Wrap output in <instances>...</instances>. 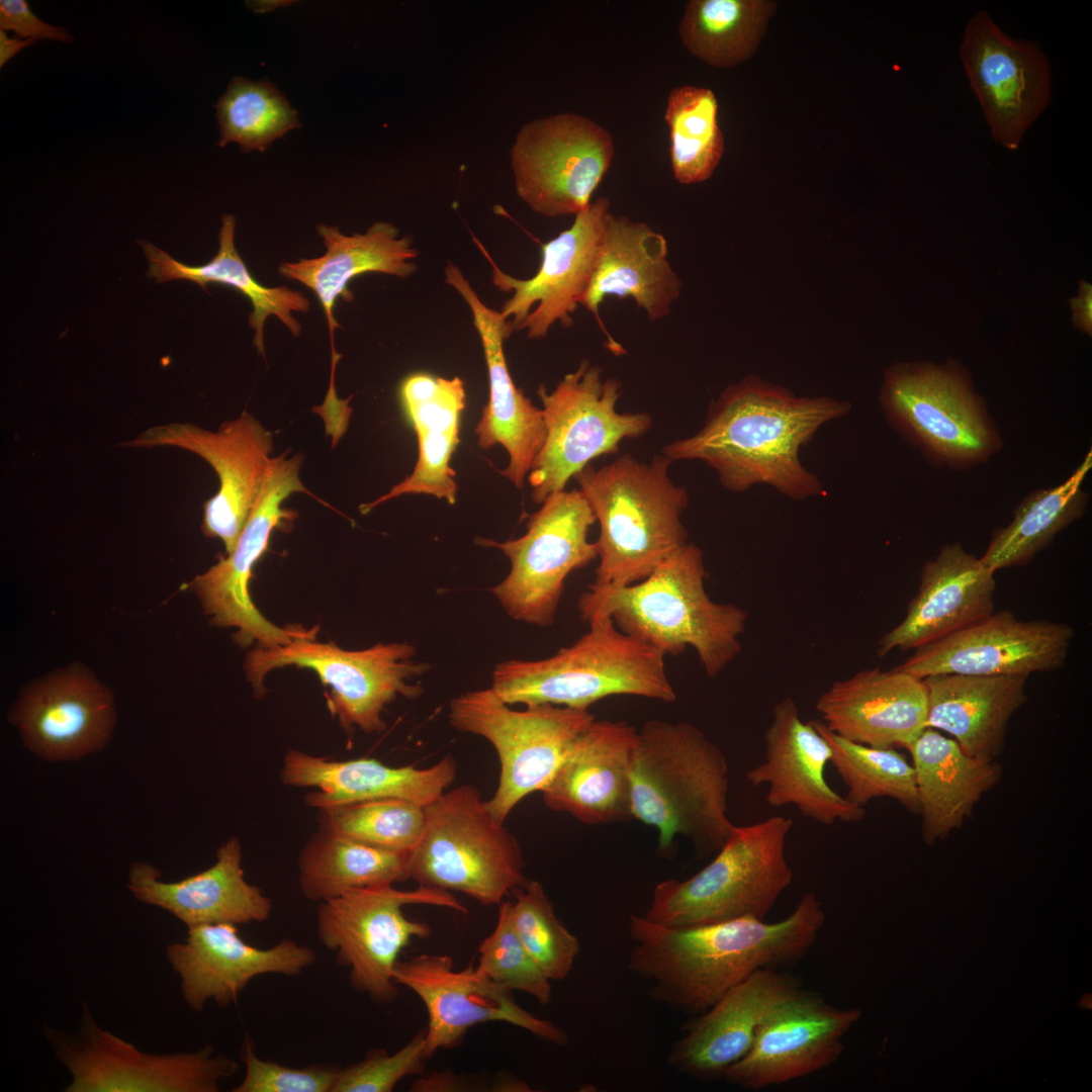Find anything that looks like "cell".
Listing matches in <instances>:
<instances>
[{
	"label": "cell",
	"instance_id": "33",
	"mask_svg": "<svg viewBox=\"0 0 1092 1092\" xmlns=\"http://www.w3.org/2000/svg\"><path fill=\"white\" fill-rule=\"evenodd\" d=\"M455 759L447 755L436 764L417 768L390 766L374 758L332 760L300 750H289L280 770L283 784L313 788L306 803L317 809L351 802L402 798L427 806L454 782Z\"/></svg>",
	"mask_w": 1092,
	"mask_h": 1092
},
{
	"label": "cell",
	"instance_id": "11",
	"mask_svg": "<svg viewBox=\"0 0 1092 1092\" xmlns=\"http://www.w3.org/2000/svg\"><path fill=\"white\" fill-rule=\"evenodd\" d=\"M416 648L406 642L378 643L349 651L314 638H297L286 645L258 647L247 659V674L257 696H263L264 677L276 668L296 665L312 669L322 684L331 713L344 729L358 727L365 733L381 732L385 706L398 696L421 697L424 688L415 678L429 671L428 662L414 660Z\"/></svg>",
	"mask_w": 1092,
	"mask_h": 1092
},
{
	"label": "cell",
	"instance_id": "36",
	"mask_svg": "<svg viewBox=\"0 0 1092 1092\" xmlns=\"http://www.w3.org/2000/svg\"><path fill=\"white\" fill-rule=\"evenodd\" d=\"M316 231L324 240L326 253L283 263L278 273L315 293L327 316L334 350V332L341 326L334 317L333 308L339 297L352 299L348 283L358 275L372 272L406 278L417 271L414 260L419 252L411 236L400 237L398 229L386 221L374 222L364 234L351 236L326 224H318Z\"/></svg>",
	"mask_w": 1092,
	"mask_h": 1092
},
{
	"label": "cell",
	"instance_id": "52",
	"mask_svg": "<svg viewBox=\"0 0 1092 1092\" xmlns=\"http://www.w3.org/2000/svg\"><path fill=\"white\" fill-rule=\"evenodd\" d=\"M337 363H332L331 381L328 394L326 396L323 405L315 407L320 415L326 419V425L328 432L334 437V444L344 434L347 429L348 419L351 414V408L348 406V400L339 399L336 395L334 386V374Z\"/></svg>",
	"mask_w": 1092,
	"mask_h": 1092
},
{
	"label": "cell",
	"instance_id": "45",
	"mask_svg": "<svg viewBox=\"0 0 1092 1092\" xmlns=\"http://www.w3.org/2000/svg\"><path fill=\"white\" fill-rule=\"evenodd\" d=\"M322 830L382 849L411 852L425 825V806L402 798H377L318 809Z\"/></svg>",
	"mask_w": 1092,
	"mask_h": 1092
},
{
	"label": "cell",
	"instance_id": "49",
	"mask_svg": "<svg viewBox=\"0 0 1092 1092\" xmlns=\"http://www.w3.org/2000/svg\"><path fill=\"white\" fill-rule=\"evenodd\" d=\"M241 1060L245 1075L233 1092H333L341 1068L335 1064L292 1068L262 1060L247 1035L242 1044Z\"/></svg>",
	"mask_w": 1092,
	"mask_h": 1092
},
{
	"label": "cell",
	"instance_id": "21",
	"mask_svg": "<svg viewBox=\"0 0 1092 1092\" xmlns=\"http://www.w3.org/2000/svg\"><path fill=\"white\" fill-rule=\"evenodd\" d=\"M960 55L995 141L1016 150L1051 102V74L1037 43L1006 35L989 14L974 15Z\"/></svg>",
	"mask_w": 1092,
	"mask_h": 1092
},
{
	"label": "cell",
	"instance_id": "43",
	"mask_svg": "<svg viewBox=\"0 0 1092 1092\" xmlns=\"http://www.w3.org/2000/svg\"><path fill=\"white\" fill-rule=\"evenodd\" d=\"M831 748L830 763L847 789L845 798L855 806L875 798L898 801L909 812L919 813L914 769L896 748L873 747L847 740L822 721L811 720Z\"/></svg>",
	"mask_w": 1092,
	"mask_h": 1092
},
{
	"label": "cell",
	"instance_id": "16",
	"mask_svg": "<svg viewBox=\"0 0 1092 1092\" xmlns=\"http://www.w3.org/2000/svg\"><path fill=\"white\" fill-rule=\"evenodd\" d=\"M614 139L593 119L561 112L524 124L510 149L515 191L534 212L577 214L610 169Z\"/></svg>",
	"mask_w": 1092,
	"mask_h": 1092
},
{
	"label": "cell",
	"instance_id": "7",
	"mask_svg": "<svg viewBox=\"0 0 1092 1092\" xmlns=\"http://www.w3.org/2000/svg\"><path fill=\"white\" fill-rule=\"evenodd\" d=\"M425 814L407 863L408 878L420 886L460 892L490 906L529 881L519 841L490 814L475 786L445 791L425 806Z\"/></svg>",
	"mask_w": 1092,
	"mask_h": 1092
},
{
	"label": "cell",
	"instance_id": "34",
	"mask_svg": "<svg viewBox=\"0 0 1092 1092\" xmlns=\"http://www.w3.org/2000/svg\"><path fill=\"white\" fill-rule=\"evenodd\" d=\"M399 394L418 438V461L403 481L377 499L361 505L363 514L410 493L431 494L451 505L456 500L455 472L449 462L460 442L459 424L466 397L463 380L416 372L403 379Z\"/></svg>",
	"mask_w": 1092,
	"mask_h": 1092
},
{
	"label": "cell",
	"instance_id": "14",
	"mask_svg": "<svg viewBox=\"0 0 1092 1092\" xmlns=\"http://www.w3.org/2000/svg\"><path fill=\"white\" fill-rule=\"evenodd\" d=\"M596 517L579 489L551 493L531 515L526 533L504 542L477 538L511 562L506 578L490 592L513 620L538 627L555 621L567 576L598 558L587 539Z\"/></svg>",
	"mask_w": 1092,
	"mask_h": 1092
},
{
	"label": "cell",
	"instance_id": "41",
	"mask_svg": "<svg viewBox=\"0 0 1092 1092\" xmlns=\"http://www.w3.org/2000/svg\"><path fill=\"white\" fill-rule=\"evenodd\" d=\"M777 2L769 0H690L678 25L685 48L716 68L747 61L763 38Z\"/></svg>",
	"mask_w": 1092,
	"mask_h": 1092
},
{
	"label": "cell",
	"instance_id": "17",
	"mask_svg": "<svg viewBox=\"0 0 1092 1092\" xmlns=\"http://www.w3.org/2000/svg\"><path fill=\"white\" fill-rule=\"evenodd\" d=\"M125 447H179L201 456L219 479L217 492L203 505L201 530L219 538L230 554L261 489L273 451V435L251 414L224 422L216 432L190 423L149 428Z\"/></svg>",
	"mask_w": 1092,
	"mask_h": 1092
},
{
	"label": "cell",
	"instance_id": "31",
	"mask_svg": "<svg viewBox=\"0 0 1092 1092\" xmlns=\"http://www.w3.org/2000/svg\"><path fill=\"white\" fill-rule=\"evenodd\" d=\"M242 861L241 843L237 837H230L217 849L211 867L177 882H164L152 864L134 862L128 873L127 889L138 901L164 909L187 929L266 921L272 901L258 886L246 881Z\"/></svg>",
	"mask_w": 1092,
	"mask_h": 1092
},
{
	"label": "cell",
	"instance_id": "50",
	"mask_svg": "<svg viewBox=\"0 0 1092 1092\" xmlns=\"http://www.w3.org/2000/svg\"><path fill=\"white\" fill-rule=\"evenodd\" d=\"M0 29L11 30L17 37L33 40L73 41L72 34L64 27L55 26L38 18L24 0L0 1Z\"/></svg>",
	"mask_w": 1092,
	"mask_h": 1092
},
{
	"label": "cell",
	"instance_id": "47",
	"mask_svg": "<svg viewBox=\"0 0 1092 1092\" xmlns=\"http://www.w3.org/2000/svg\"><path fill=\"white\" fill-rule=\"evenodd\" d=\"M494 929L478 945L476 971L509 990L532 996L539 1004L552 1001L551 980L523 945L514 927L511 901L498 905Z\"/></svg>",
	"mask_w": 1092,
	"mask_h": 1092
},
{
	"label": "cell",
	"instance_id": "37",
	"mask_svg": "<svg viewBox=\"0 0 1092 1092\" xmlns=\"http://www.w3.org/2000/svg\"><path fill=\"white\" fill-rule=\"evenodd\" d=\"M906 749L912 758L922 836L927 844L959 829L1002 776L995 759L972 756L954 739L930 727Z\"/></svg>",
	"mask_w": 1092,
	"mask_h": 1092
},
{
	"label": "cell",
	"instance_id": "24",
	"mask_svg": "<svg viewBox=\"0 0 1092 1092\" xmlns=\"http://www.w3.org/2000/svg\"><path fill=\"white\" fill-rule=\"evenodd\" d=\"M764 744V760L746 772V780L754 788L767 786L768 806H795L801 815L823 825L862 820L864 808L828 785L824 771L831 748L811 721L801 719L793 699L774 706Z\"/></svg>",
	"mask_w": 1092,
	"mask_h": 1092
},
{
	"label": "cell",
	"instance_id": "42",
	"mask_svg": "<svg viewBox=\"0 0 1092 1092\" xmlns=\"http://www.w3.org/2000/svg\"><path fill=\"white\" fill-rule=\"evenodd\" d=\"M718 100L705 87L681 85L668 94L664 113L669 128V154L675 180L680 184L709 179L724 153L719 127Z\"/></svg>",
	"mask_w": 1092,
	"mask_h": 1092
},
{
	"label": "cell",
	"instance_id": "27",
	"mask_svg": "<svg viewBox=\"0 0 1092 1092\" xmlns=\"http://www.w3.org/2000/svg\"><path fill=\"white\" fill-rule=\"evenodd\" d=\"M798 990L794 978L772 968L756 971L684 1024L681 1036L669 1048L667 1065L701 1082L722 1078L749 1051L766 1015Z\"/></svg>",
	"mask_w": 1092,
	"mask_h": 1092
},
{
	"label": "cell",
	"instance_id": "12",
	"mask_svg": "<svg viewBox=\"0 0 1092 1092\" xmlns=\"http://www.w3.org/2000/svg\"><path fill=\"white\" fill-rule=\"evenodd\" d=\"M888 420L924 454L950 467L987 460L1001 444L967 372L954 363H897L880 395Z\"/></svg>",
	"mask_w": 1092,
	"mask_h": 1092
},
{
	"label": "cell",
	"instance_id": "28",
	"mask_svg": "<svg viewBox=\"0 0 1092 1092\" xmlns=\"http://www.w3.org/2000/svg\"><path fill=\"white\" fill-rule=\"evenodd\" d=\"M638 730L624 721L594 720L548 786L545 805L585 824L631 817V762Z\"/></svg>",
	"mask_w": 1092,
	"mask_h": 1092
},
{
	"label": "cell",
	"instance_id": "23",
	"mask_svg": "<svg viewBox=\"0 0 1092 1092\" xmlns=\"http://www.w3.org/2000/svg\"><path fill=\"white\" fill-rule=\"evenodd\" d=\"M166 960L179 977L185 1004L200 1012L210 1000L220 1008L235 1004L256 977L299 976L316 953L292 939L256 947L241 937L237 925L215 923L188 928L182 941L167 945Z\"/></svg>",
	"mask_w": 1092,
	"mask_h": 1092
},
{
	"label": "cell",
	"instance_id": "40",
	"mask_svg": "<svg viewBox=\"0 0 1092 1092\" xmlns=\"http://www.w3.org/2000/svg\"><path fill=\"white\" fill-rule=\"evenodd\" d=\"M408 853L320 829L300 851L299 889L305 898L321 903L349 890L393 885L410 879Z\"/></svg>",
	"mask_w": 1092,
	"mask_h": 1092
},
{
	"label": "cell",
	"instance_id": "38",
	"mask_svg": "<svg viewBox=\"0 0 1092 1092\" xmlns=\"http://www.w3.org/2000/svg\"><path fill=\"white\" fill-rule=\"evenodd\" d=\"M235 229L236 217L223 214L218 233V251L209 262L200 266L181 263L151 243L141 242V245L149 260L148 275L158 283L182 279L195 282L203 289L209 283H217L233 287L249 298L253 305L249 325L255 331L254 345L264 356L266 318L270 314L276 315L294 337H298L301 326L291 312L308 311L310 302L300 291L286 286L271 288L261 285L251 275L236 249Z\"/></svg>",
	"mask_w": 1092,
	"mask_h": 1092
},
{
	"label": "cell",
	"instance_id": "10",
	"mask_svg": "<svg viewBox=\"0 0 1092 1092\" xmlns=\"http://www.w3.org/2000/svg\"><path fill=\"white\" fill-rule=\"evenodd\" d=\"M622 383L604 378L603 370L582 360L548 392L537 390L546 435L528 474L532 499L542 504L548 495L565 489V484L586 465L603 455L620 450L624 440L645 435L652 426L646 412L617 410Z\"/></svg>",
	"mask_w": 1092,
	"mask_h": 1092
},
{
	"label": "cell",
	"instance_id": "15",
	"mask_svg": "<svg viewBox=\"0 0 1092 1092\" xmlns=\"http://www.w3.org/2000/svg\"><path fill=\"white\" fill-rule=\"evenodd\" d=\"M301 464L300 455L287 457L286 452L271 458L235 549L190 583L215 625L239 629L236 639L243 646L254 640L265 648L286 645L315 638L318 629L277 627L256 609L249 590L253 567L268 549L273 530L295 519L294 511L282 507L284 499L294 492L313 496L299 479Z\"/></svg>",
	"mask_w": 1092,
	"mask_h": 1092
},
{
	"label": "cell",
	"instance_id": "1",
	"mask_svg": "<svg viewBox=\"0 0 1092 1092\" xmlns=\"http://www.w3.org/2000/svg\"><path fill=\"white\" fill-rule=\"evenodd\" d=\"M850 404L829 396H797L758 376L727 386L711 402L703 427L663 446L670 461L697 460L715 470L732 492L766 484L792 499L824 496L820 479L800 451Z\"/></svg>",
	"mask_w": 1092,
	"mask_h": 1092
},
{
	"label": "cell",
	"instance_id": "19",
	"mask_svg": "<svg viewBox=\"0 0 1092 1092\" xmlns=\"http://www.w3.org/2000/svg\"><path fill=\"white\" fill-rule=\"evenodd\" d=\"M1074 637L1066 622L1020 620L1003 610L915 649L896 667L919 678L938 673L1029 676L1062 668Z\"/></svg>",
	"mask_w": 1092,
	"mask_h": 1092
},
{
	"label": "cell",
	"instance_id": "35",
	"mask_svg": "<svg viewBox=\"0 0 1092 1092\" xmlns=\"http://www.w3.org/2000/svg\"><path fill=\"white\" fill-rule=\"evenodd\" d=\"M1026 675L938 673L923 677L926 727L949 734L970 755L995 759L1007 724L1027 700Z\"/></svg>",
	"mask_w": 1092,
	"mask_h": 1092
},
{
	"label": "cell",
	"instance_id": "18",
	"mask_svg": "<svg viewBox=\"0 0 1092 1092\" xmlns=\"http://www.w3.org/2000/svg\"><path fill=\"white\" fill-rule=\"evenodd\" d=\"M393 977L426 1007L428 1059L438 1050L458 1046L472 1026L491 1021L515 1025L560 1046L569 1042L563 1028L522 1008L511 990L480 975L472 965L455 970L449 956L424 953L399 960Z\"/></svg>",
	"mask_w": 1092,
	"mask_h": 1092
},
{
	"label": "cell",
	"instance_id": "4",
	"mask_svg": "<svg viewBox=\"0 0 1092 1092\" xmlns=\"http://www.w3.org/2000/svg\"><path fill=\"white\" fill-rule=\"evenodd\" d=\"M671 463L661 453L650 462L627 453L574 476L600 526L590 587L638 582L689 543L681 521L689 493L670 478Z\"/></svg>",
	"mask_w": 1092,
	"mask_h": 1092
},
{
	"label": "cell",
	"instance_id": "29",
	"mask_svg": "<svg viewBox=\"0 0 1092 1092\" xmlns=\"http://www.w3.org/2000/svg\"><path fill=\"white\" fill-rule=\"evenodd\" d=\"M663 235L647 223L609 213L586 292L580 305L596 317L615 355L625 353L612 338L600 316L604 298H633L650 322L665 317L679 297L681 281L668 260Z\"/></svg>",
	"mask_w": 1092,
	"mask_h": 1092
},
{
	"label": "cell",
	"instance_id": "55",
	"mask_svg": "<svg viewBox=\"0 0 1092 1092\" xmlns=\"http://www.w3.org/2000/svg\"><path fill=\"white\" fill-rule=\"evenodd\" d=\"M491 1091L497 1092H532L531 1086L524 1080L510 1073H499L490 1086Z\"/></svg>",
	"mask_w": 1092,
	"mask_h": 1092
},
{
	"label": "cell",
	"instance_id": "44",
	"mask_svg": "<svg viewBox=\"0 0 1092 1092\" xmlns=\"http://www.w3.org/2000/svg\"><path fill=\"white\" fill-rule=\"evenodd\" d=\"M215 111L221 148L237 143L243 152H265L275 140L300 127L297 111L267 78L255 82L234 77Z\"/></svg>",
	"mask_w": 1092,
	"mask_h": 1092
},
{
	"label": "cell",
	"instance_id": "3",
	"mask_svg": "<svg viewBox=\"0 0 1092 1092\" xmlns=\"http://www.w3.org/2000/svg\"><path fill=\"white\" fill-rule=\"evenodd\" d=\"M729 781L724 752L701 729L648 720L632 756L631 817L657 830L662 851L677 835L703 853L718 851L735 827L727 815Z\"/></svg>",
	"mask_w": 1092,
	"mask_h": 1092
},
{
	"label": "cell",
	"instance_id": "26",
	"mask_svg": "<svg viewBox=\"0 0 1092 1092\" xmlns=\"http://www.w3.org/2000/svg\"><path fill=\"white\" fill-rule=\"evenodd\" d=\"M961 543L944 545L922 568L905 616L877 642V655L930 644L995 612L996 580Z\"/></svg>",
	"mask_w": 1092,
	"mask_h": 1092
},
{
	"label": "cell",
	"instance_id": "53",
	"mask_svg": "<svg viewBox=\"0 0 1092 1092\" xmlns=\"http://www.w3.org/2000/svg\"><path fill=\"white\" fill-rule=\"evenodd\" d=\"M1072 322L1076 329L1092 335V287L1081 280L1077 296L1070 299Z\"/></svg>",
	"mask_w": 1092,
	"mask_h": 1092
},
{
	"label": "cell",
	"instance_id": "20",
	"mask_svg": "<svg viewBox=\"0 0 1092 1092\" xmlns=\"http://www.w3.org/2000/svg\"><path fill=\"white\" fill-rule=\"evenodd\" d=\"M610 201L599 197L575 214L572 224L542 245L541 264L528 279L515 278L494 263L475 240L491 266L492 283L512 293L499 310L512 330L526 329L532 340L543 339L555 323L570 328L594 273Z\"/></svg>",
	"mask_w": 1092,
	"mask_h": 1092
},
{
	"label": "cell",
	"instance_id": "54",
	"mask_svg": "<svg viewBox=\"0 0 1092 1092\" xmlns=\"http://www.w3.org/2000/svg\"><path fill=\"white\" fill-rule=\"evenodd\" d=\"M34 41L33 39H23L17 36L8 37L5 30L0 29V67L2 68L11 58L34 43Z\"/></svg>",
	"mask_w": 1092,
	"mask_h": 1092
},
{
	"label": "cell",
	"instance_id": "13",
	"mask_svg": "<svg viewBox=\"0 0 1092 1092\" xmlns=\"http://www.w3.org/2000/svg\"><path fill=\"white\" fill-rule=\"evenodd\" d=\"M58 1061L71 1074L66 1092H217L239 1063L211 1045L190 1053L151 1054L101 1027L84 1002L76 1031L42 1025Z\"/></svg>",
	"mask_w": 1092,
	"mask_h": 1092
},
{
	"label": "cell",
	"instance_id": "25",
	"mask_svg": "<svg viewBox=\"0 0 1092 1092\" xmlns=\"http://www.w3.org/2000/svg\"><path fill=\"white\" fill-rule=\"evenodd\" d=\"M445 282L469 307L486 361L489 398L475 427L477 444L483 449L499 444L509 454V465L499 473L522 488L532 463L543 446L546 430L541 408L518 388L509 372L504 342L513 333L509 320L487 306L455 264L448 261Z\"/></svg>",
	"mask_w": 1092,
	"mask_h": 1092
},
{
	"label": "cell",
	"instance_id": "5",
	"mask_svg": "<svg viewBox=\"0 0 1092 1092\" xmlns=\"http://www.w3.org/2000/svg\"><path fill=\"white\" fill-rule=\"evenodd\" d=\"M588 625L585 634L548 658L497 663L491 690L510 706L551 704L576 710L620 695L666 703L676 699L662 651L622 632L609 617Z\"/></svg>",
	"mask_w": 1092,
	"mask_h": 1092
},
{
	"label": "cell",
	"instance_id": "39",
	"mask_svg": "<svg viewBox=\"0 0 1092 1092\" xmlns=\"http://www.w3.org/2000/svg\"><path fill=\"white\" fill-rule=\"evenodd\" d=\"M1092 467L1089 451L1081 464L1062 483L1029 494L1014 512L1012 521L998 528L981 557L994 573L1030 562L1050 546L1056 536L1080 519L1088 493L1082 485Z\"/></svg>",
	"mask_w": 1092,
	"mask_h": 1092
},
{
	"label": "cell",
	"instance_id": "22",
	"mask_svg": "<svg viewBox=\"0 0 1092 1092\" xmlns=\"http://www.w3.org/2000/svg\"><path fill=\"white\" fill-rule=\"evenodd\" d=\"M860 1016L857 1008H839L800 989L766 1015L749 1051L722 1078L757 1091L826 1069L840 1057L843 1038Z\"/></svg>",
	"mask_w": 1092,
	"mask_h": 1092
},
{
	"label": "cell",
	"instance_id": "9",
	"mask_svg": "<svg viewBox=\"0 0 1092 1092\" xmlns=\"http://www.w3.org/2000/svg\"><path fill=\"white\" fill-rule=\"evenodd\" d=\"M414 904L467 913L450 892L420 885L413 890L391 884L353 889L317 907L320 941L349 969L352 988L377 1004L390 1003L398 995L393 971L401 950L414 938L431 934L428 923L404 915L403 907Z\"/></svg>",
	"mask_w": 1092,
	"mask_h": 1092
},
{
	"label": "cell",
	"instance_id": "51",
	"mask_svg": "<svg viewBox=\"0 0 1092 1092\" xmlns=\"http://www.w3.org/2000/svg\"><path fill=\"white\" fill-rule=\"evenodd\" d=\"M482 1085L474 1079L452 1071H437L417 1078L412 1086L413 1092H467L479 1091Z\"/></svg>",
	"mask_w": 1092,
	"mask_h": 1092
},
{
	"label": "cell",
	"instance_id": "56",
	"mask_svg": "<svg viewBox=\"0 0 1092 1092\" xmlns=\"http://www.w3.org/2000/svg\"><path fill=\"white\" fill-rule=\"evenodd\" d=\"M291 1L282 0H263V1H249L247 6L256 13H266L273 11L276 8L287 6Z\"/></svg>",
	"mask_w": 1092,
	"mask_h": 1092
},
{
	"label": "cell",
	"instance_id": "32",
	"mask_svg": "<svg viewBox=\"0 0 1092 1092\" xmlns=\"http://www.w3.org/2000/svg\"><path fill=\"white\" fill-rule=\"evenodd\" d=\"M26 744L48 760H71L100 749L114 721L108 692L84 673L52 678L27 692L12 713Z\"/></svg>",
	"mask_w": 1092,
	"mask_h": 1092
},
{
	"label": "cell",
	"instance_id": "48",
	"mask_svg": "<svg viewBox=\"0 0 1092 1092\" xmlns=\"http://www.w3.org/2000/svg\"><path fill=\"white\" fill-rule=\"evenodd\" d=\"M426 1030L419 1031L393 1054L370 1050L358 1063L340 1068L333 1092H390L404 1077L423 1073Z\"/></svg>",
	"mask_w": 1092,
	"mask_h": 1092
},
{
	"label": "cell",
	"instance_id": "6",
	"mask_svg": "<svg viewBox=\"0 0 1092 1092\" xmlns=\"http://www.w3.org/2000/svg\"><path fill=\"white\" fill-rule=\"evenodd\" d=\"M792 826V818L779 815L735 826L700 872L658 883L643 916L668 926L764 919L793 880L786 857Z\"/></svg>",
	"mask_w": 1092,
	"mask_h": 1092
},
{
	"label": "cell",
	"instance_id": "30",
	"mask_svg": "<svg viewBox=\"0 0 1092 1092\" xmlns=\"http://www.w3.org/2000/svg\"><path fill=\"white\" fill-rule=\"evenodd\" d=\"M815 707L829 730L873 747L906 748L926 728L924 681L897 667L864 669L836 680Z\"/></svg>",
	"mask_w": 1092,
	"mask_h": 1092
},
{
	"label": "cell",
	"instance_id": "46",
	"mask_svg": "<svg viewBox=\"0 0 1092 1092\" xmlns=\"http://www.w3.org/2000/svg\"><path fill=\"white\" fill-rule=\"evenodd\" d=\"M514 894L512 920L523 945L551 981L565 979L580 951L578 938L558 919L541 883L529 879Z\"/></svg>",
	"mask_w": 1092,
	"mask_h": 1092
},
{
	"label": "cell",
	"instance_id": "8",
	"mask_svg": "<svg viewBox=\"0 0 1092 1092\" xmlns=\"http://www.w3.org/2000/svg\"><path fill=\"white\" fill-rule=\"evenodd\" d=\"M448 719L456 730L481 736L494 747L499 778L485 806L505 823L524 798L548 786L595 716L551 704L514 710L489 688L455 697Z\"/></svg>",
	"mask_w": 1092,
	"mask_h": 1092
},
{
	"label": "cell",
	"instance_id": "2",
	"mask_svg": "<svg viewBox=\"0 0 1092 1092\" xmlns=\"http://www.w3.org/2000/svg\"><path fill=\"white\" fill-rule=\"evenodd\" d=\"M702 549L689 542L646 578L619 587H590L577 609L585 622L609 617L624 633L665 655L692 647L710 677L720 674L742 650L748 614L707 594Z\"/></svg>",
	"mask_w": 1092,
	"mask_h": 1092
}]
</instances>
